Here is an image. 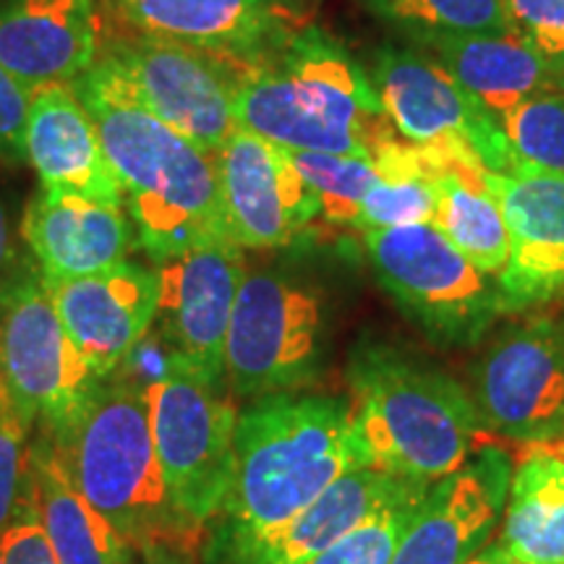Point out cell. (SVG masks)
I'll list each match as a JSON object with an SVG mask.
<instances>
[{"label":"cell","instance_id":"cell-1","mask_svg":"<svg viewBox=\"0 0 564 564\" xmlns=\"http://www.w3.org/2000/svg\"><path fill=\"white\" fill-rule=\"evenodd\" d=\"M371 468L350 398L278 392L238 411L232 476L217 514L215 552L225 556L291 523L337 478Z\"/></svg>","mask_w":564,"mask_h":564},{"label":"cell","instance_id":"cell-2","mask_svg":"<svg viewBox=\"0 0 564 564\" xmlns=\"http://www.w3.org/2000/svg\"><path fill=\"white\" fill-rule=\"evenodd\" d=\"M74 87L95 118L139 243L152 259L165 262L202 243H232L215 154L141 108L100 66Z\"/></svg>","mask_w":564,"mask_h":564},{"label":"cell","instance_id":"cell-3","mask_svg":"<svg viewBox=\"0 0 564 564\" xmlns=\"http://www.w3.org/2000/svg\"><path fill=\"white\" fill-rule=\"evenodd\" d=\"M371 468L434 484L478 449L484 423L465 382L413 345L364 335L345 364Z\"/></svg>","mask_w":564,"mask_h":564},{"label":"cell","instance_id":"cell-4","mask_svg":"<svg viewBox=\"0 0 564 564\" xmlns=\"http://www.w3.org/2000/svg\"><path fill=\"white\" fill-rule=\"evenodd\" d=\"M51 436L76 491L131 549H192L199 531L167 491L144 390L126 379H102L76 421Z\"/></svg>","mask_w":564,"mask_h":564},{"label":"cell","instance_id":"cell-5","mask_svg":"<svg viewBox=\"0 0 564 564\" xmlns=\"http://www.w3.org/2000/svg\"><path fill=\"white\" fill-rule=\"evenodd\" d=\"M329 303L314 280L246 267L225 337V384L236 398L312 390L329 358Z\"/></svg>","mask_w":564,"mask_h":564},{"label":"cell","instance_id":"cell-6","mask_svg":"<svg viewBox=\"0 0 564 564\" xmlns=\"http://www.w3.org/2000/svg\"><path fill=\"white\" fill-rule=\"evenodd\" d=\"M364 251L387 299L436 350L478 348L502 316V293L432 223L366 230Z\"/></svg>","mask_w":564,"mask_h":564},{"label":"cell","instance_id":"cell-7","mask_svg":"<svg viewBox=\"0 0 564 564\" xmlns=\"http://www.w3.org/2000/svg\"><path fill=\"white\" fill-rule=\"evenodd\" d=\"M468 369L470 400L486 434L528 444L564 440V327L525 314L481 343Z\"/></svg>","mask_w":564,"mask_h":564},{"label":"cell","instance_id":"cell-8","mask_svg":"<svg viewBox=\"0 0 564 564\" xmlns=\"http://www.w3.org/2000/svg\"><path fill=\"white\" fill-rule=\"evenodd\" d=\"M152 436L171 499L186 523L202 531L217 520L232 476L238 411L220 387L202 379L186 358L147 387Z\"/></svg>","mask_w":564,"mask_h":564},{"label":"cell","instance_id":"cell-9","mask_svg":"<svg viewBox=\"0 0 564 564\" xmlns=\"http://www.w3.org/2000/svg\"><path fill=\"white\" fill-rule=\"evenodd\" d=\"M102 379L63 327L42 278L11 280L0 295V392L51 434L76 421Z\"/></svg>","mask_w":564,"mask_h":564},{"label":"cell","instance_id":"cell-10","mask_svg":"<svg viewBox=\"0 0 564 564\" xmlns=\"http://www.w3.org/2000/svg\"><path fill=\"white\" fill-rule=\"evenodd\" d=\"M126 95L204 152L223 150L236 123L232 76L207 53L133 34L95 61Z\"/></svg>","mask_w":564,"mask_h":564},{"label":"cell","instance_id":"cell-11","mask_svg":"<svg viewBox=\"0 0 564 564\" xmlns=\"http://www.w3.org/2000/svg\"><path fill=\"white\" fill-rule=\"evenodd\" d=\"M369 79L394 131L411 144L465 141L491 173H510L523 162L497 121L429 53L379 47Z\"/></svg>","mask_w":564,"mask_h":564},{"label":"cell","instance_id":"cell-12","mask_svg":"<svg viewBox=\"0 0 564 564\" xmlns=\"http://www.w3.org/2000/svg\"><path fill=\"white\" fill-rule=\"evenodd\" d=\"M514 460L481 444L460 468L429 486L400 533L390 564H465L502 525Z\"/></svg>","mask_w":564,"mask_h":564},{"label":"cell","instance_id":"cell-13","mask_svg":"<svg viewBox=\"0 0 564 564\" xmlns=\"http://www.w3.org/2000/svg\"><path fill=\"white\" fill-rule=\"evenodd\" d=\"M246 274L236 243H202L160 262L158 333L212 387L225 384V337Z\"/></svg>","mask_w":564,"mask_h":564},{"label":"cell","instance_id":"cell-14","mask_svg":"<svg viewBox=\"0 0 564 564\" xmlns=\"http://www.w3.org/2000/svg\"><path fill=\"white\" fill-rule=\"evenodd\" d=\"M215 167L225 220L238 249H285L319 217V204L291 152L257 133L232 131L215 154Z\"/></svg>","mask_w":564,"mask_h":564},{"label":"cell","instance_id":"cell-15","mask_svg":"<svg viewBox=\"0 0 564 564\" xmlns=\"http://www.w3.org/2000/svg\"><path fill=\"white\" fill-rule=\"evenodd\" d=\"M486 181L510 236L507 264L497 278L502 312L535 314L564 301V175L520 162Z\"/></svg>","mask_w":564,"mask_h":564},{"label":"cell","instance_id":"cell-16","mask_svg":"<svg viewBox=\"0 0 564 564\" xmlns=\"http://www.w3.org/2000/svg\"><path fill=\"white\" fill-rule=\"evenodd\" d=\"M45 288L97 379L118 371L133 345L150 333L158 314V272L133 262L87 278L45 282Z\"/></svg>","mask_w":564,"mask_h":564},{"label":"cell","instance_id":"cell-17","mask_svg":"<svg viewBox=\"0 0 564 564\" xmlns=\"http://www.w3.org/2000/svg\"><path fill=\"white\" fill-rule=\"evenodd\" d=\"M21 236L45 282L87 278L129 262L131 225L121 204L42 188L30 199Z\"/></svg>","mask_w":564,"mask_h":564},{"label":"cell","instance_id":"cell-18","mask_svg":"<svg viewBox=\"0 0 564 564\" xmlns=\"http://www.w3.org/2000/svg\"><path fill=\"white\" fill-rule=\"evenodd\" d=\"M24 147L42 188L76 192L123 207L121 183L74 84H47L32 91Z\"/></svg>","mask_w":564,"mask_h":564},{"label":"cell","instance_id":"cell-19","mask_svg":"<svg viewBox=\"0 0 564 564\" xmlns=\"http://www.w3.org/2000/svg\"><path fill=\"white\" fill-rule=\"evenodd\" d=\"M95 55V0L0 3V63L30 89L76 84Z\"/></svg>","mask_w":564,"mask_h":564},{"label":"cell","instance_id":"cell-20","mask_svg":"<svg viewBox=\"0 0 564 564\" xmlns=\"http://www.w3.org/2000/svg\"><path fill=\"white\" fill-rule=\"evenodd\" d=\"M421 481L392 476L379 468L345 474L316 497L291 523L220 556L223 564H306L364 525L371 514L403 497Z\"/></svg>","mask_w":564,"mask_h":564},{"label":"cell","instance_id":"cell-21","mask_svg":"<svg viewBox=\"0 0 564 564\" xmlns=\"http://www.w3.org/2000/svg\"><path fill=\"white\" fill-rule=\"evenodd\" d=\"M429 53L497 121L535 97L564 95V70L541 58L514 32L447 34L421 42Z\"/></svg>","mask_w":564,"mask_h":564},{"label":"cell","instance_id":"cell-22","mask_svg":"<svg viewBox=\"0 0 564 564\" xmlns=\"http://www.w3.org/2000/svg\"><path fill=\"white\" fill-rule=\"evenodd\" d=\"M110 9L133 34L207 55L243 58L278 37L272 0H110Z\"/></svg>","mask_w":564,"mask_h":564},{"label":"cell","instance_id":"cell-23","mask_svg":"<svg viewBox=\"0 0 564 564\" xmlns=\"http://www.w3.org/2000/svg\"><path fill=\"white\" fill-rule=\"evenodd\" d=\"M278 68L308 110L324 121L366 133L371 154L394 137L369 74L324 32L306 30L291 37Z\"/></svg>","mask_w":564,"mask_h":564},{"label":"cell","instance_id":"cell-24","mask_svg":"<svg viewBox=\"0 0 564 564\" xmlns=\"http://www.w3.org/2000/svg\"><path fill=\"white\" fill-rule=\"evenodd\" d=\"M499 544L512 562L564 564V440L528 444L518 457Z\"/></svg>","mask_w":564,"mask_h":564},{"label":"cell","instance_id":"cell-25","mask_svg":"<svg viewBox=\"0 0 564 564\" xmlns=\"http://www.w3.org/2000/svg\"><path fill=\"white\" fill-rule=\"evenodd\" d=\"M30 499L58 564H133L129 541L76 491L47 442L30 455Z\"/></svg>","mask_w":564,"mask_h":564},{"label":"cell","instance_id":"cell-26","mask_svg":"<svg viewBox=\"0 0 564 564\" xmlns=\"http://www.w3.org/2000/svg\"><path fill=\"white\" fill-rule=\"evenodd\" d=\"M238 129L288 152H329L371 158L366 133L324 121L303 105L280 68L251 70L236 87Z\"/></svg>","mask_w":564,"mask_h":564},{"label":"cell","instance_id":"cell-27","mask_svg":"<svg viewBox=\"0 0 564 564\" xmlns=\"http://www.w3.org/2000/svg\"><path fill=\"white\" fill-rule=\"evenodd\" d=\"M481 167H457L436 175L434 220L444 236L474 262L478 270L499 278L510 253L505 212L491 194Z\"/></svg>","mask_w":564,"mask_h":564},{"label":"cell","instance_id":"cell-28","mask_svg":"<svg viewBox=\"0 0 564 564\" xmlns=\"http://www.w3.org/2000/svg\"><path fill=\"white\" fill-rule=\"evenodd\" d=\"M373 13L413 45L447 34L512 32L505 0H361Z\"/></svg>","mask_w":564,"mask_h":564},{"label":"cell","instance_id":"cell-29","mask_svg":"<svg viewBox=\"0 0 564 564\" xmlns=\"http://www.w3.org/2000/svg\"><path fill=\"white\" fill-rule=\"evenodd\" d=\"M291 158L301 178L312 188L324 220L352 228L366 194L379 181L371 158L329 152H291Z\"/></svg>","mask_w":564,"mask_h":564},{"label":"cell","instance_id":"cell-30","mask_svg":"<svg viewBox=\"0 0 564 564\" xmlns=\"http://www.w3.org/2000/svg\"><path fill=\"white\" fill-rule=\"evenodd\" d=\"M512 152L528 165L564 175V95L535 97L497 118Z\"/></svg>","mask_w":564,"mask_h":564},{"label":"cell","instance_id":"cell-31","mask_svg":"<svg viewBox=\"0 0 564 564\" xmlns=\"http://www.w3.org/2000/svg\"><path fill=\"white\" fill-rule=\"evenodd\" d=\"M429 486L432 484L415 486L403 497H398L384 510L371 514L364 525L345 535L343 541H337L333 549H327L306 564H390L394 544H398L400 533H403Z\"/></svg>","mask_w":564,"mask_h":564},{"label":"cell","instance_id":"cell-32","mask_svg":"<svg viewBox=\"0 0 564 564\" xmlns=\"http://www.w3.org/2000/svg\"><path fill=\"white\" fill-rule=\"evenodd\" d=\"M434 183L426 178L382 181L366 194L352 230H390L434 220Z\"/></svg>","mask_w":564,"mask_h":564},{"label":"cell","instance_id":"cell-33","mask_svg":"<svg viewBox=\"0 0 564 564\" xmlns=\"http://www.w3.org/2000/svg\"><path fill=\"white\" fill-rule=\"evenodd\" d=\"M32 423L0 392V533L24 512L30 489V455L26 434Z\"/></svg>","mask_w":564,"mask_h":564},{"label":"cell","instance_id":"cell-34","mask_svg":"<svg viewBox=\"0 0 564 564\" xmlns=\"http://www.w3.org/2000/svg\"><path fill=\"white\" fill-rule=\"evenodd\" d=\"M510 30L564 70V0H505Z\"/></svg>","mask_w":564,"mask_h":564},{"label":"cell","instance_id":"cell-35","mask_svg":"<svg viewBox=\"0 0 564 564\" xmlns=\"http://www.w3.org/2000/svg\"><path fill=\"white\" fill-rule=\"evenodd\" d=\"M32 91L0 63V160H26V118H30Z\"/></svg>","mask_w":564,"mask_h":564},{"label":"cell","instance_id":"cell-36","mask_svg":"<svg viewBox=\"0 0 564 564\" xmlns=\"http://www.w3.org/2000/svg\"><path fill=\"white\" fill-rule=\"evenodd\" d=\"M0 564H58L51 539H47L45 528L40 525L32 505L30 514H19L0 533Z\"/></svg>","mask_w":564,"mask_h":564},{"label":"cell","instance_id":"cell-37","mask_svg":"<svg viewBox=\"0 0 564 564\" xmlns=\"http://www.w3.org/2000/svg\"><path fill=\"white\" fill-rule=\"evenodd\" d=\"M144 562L141 564H194L192 552L183 546H160V549H147L141 552Z\"/></svg>","mask_w":564,"mask_h":564},{"label":"cell","instance_id":"cell-38","mask_svg":"<svg viewBox=\"0 0 564 564\" xmlns=\"http://www.w3.org/2000/svg\"><path fill=\"white\" fill-rule=\"evenodd\" d=\"M11 259H13V243H11L9 217H6L3 204H0V278H3L6 270H9Z\"/></svg>","mask_w":564,"mask_h":564},{"label":"cell","instance_id":"cell-39","mask_svg":"<svg viewBox=\"0 0 564 564\" xmlns=\"http://www.w3.org/2000/svg\"><path fill=\"white\" fill-rule=\"evenodd\" d=\"M465 564H512V560L497 539V541H489V544H486L481 552L474 556V560H468Z\"/></svg>","mask_w":564,"mask_h":564},{"label":"cell","instance_id":"cell-40","mask_svg":"<svg viewBox=\"0 0 564 564\" xmlns=\"http://www.w3.org/2000/svg\"><path fill=\"white\" fill-rule=\"evenodd\" d=\"M560 322H562V327H564V314H560Z\"/></svg>","mask_w":564,"mask_h":564},{"label":"cell","instance_id":"cell-41","mask_svg":"<svg viewBox=\"0 0 564 564\" xmlns=\"http://www.w3.org/2000/svg\"><path fill=\"white\" fill-rule=\"evenodd\" d=\"M512 564H523V562H512Z\"/></svg>","mask_w":564,"mask_h":564}]
</instances>
